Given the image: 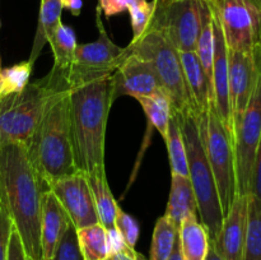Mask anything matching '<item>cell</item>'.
Instances as JSON below:
<instances>
[{"label":"cell","instance_id":"74e56055","mask_svg":"<svg viewBox=\"0 0 261 260\" xmlns=\"http://www.w3.org/2000/svg\"><path fill=\"white\" fill-rule=\"evenodd\" d=\"M132 0H98V7L106 17L120 14L129 8Z\"/></svg>","mask_w":261,"mask_h":260},{"label":"cell","instance_id":"cb8c5ba5","mask_svg":"<svg viewBox=\"0 0 261 260\" xmlns=\"http://www.w3.org/2000/svg\"><path fill=\"white\" fill-rule=\"evenodd\" d=\"M135 99L142 106L148 121L162 135L163 140H166L168 125H170L171 116L173 114L168 97L163 92H158V93L153 94V96L138 97Z\"/></svg>","mask_w":261,"mask_h":260},{"label":"cell","instance_id":"b9f144b4","mask_svg":"<svg viewBox=\"0 0 261 260\" xmlns=\"http://www.w3.org/2000/svg\"><path fill=\"white\" fill-rule=\"evenodd\" d=\"M205 260H224L223 257L221 256V254L218 252V250L216 249L213 242H211V245H209V251H208V255H206Z\"/></svg>","mask_w":261,"mask_h":260},{"label":"cell","instance_id":"7402d4cb","mask_svg":"<svg viewBox=\"0 0 261 260\" xmlns=\"http://www.w3.org/2000/svg\"><path fill=\"white\" fill-rule=\"evenodd\" d=\"M61 12H63L61 0H41L37 30L33 40L32 51L28 59L32 64H35L43 46L48 42V38L55 31L56 25L61 22Z\"/></svg>","mask_w":261,"mask_h":260},{"label":"cell","instance_id":"7a4b0ae2","mask_svg":"<svg viewBox=\"0 0 261 260\" xmlns=\"http://www.w3.org/2000/svg\"><path fill=\"white\" fill-rule=\"evenodd\" d=\"M111 76L74 87L69 92V125L74 162L81 172L105 171V137L111 98Z\"/></svg>","mask_w":261,"mask_h":260},{"label":"cell","instance_id":"d6986e66","mask_svg":"<svg viewBox=\"0 0 261 260\" xmlns=\"http://www.w3.org/2000/svg\"><path fill=\"white\" fill-rule=\"evenodd\" d=\"M165 216L180 229L184 219L189 216H198V204L193 185L186 176L171 173V190Z\"/></svg>","mask_w":261,"mask_h":260},{"label":"cell","instance_id":"9a60e30c","mask_svg":"<svg viewBox=\"0 0 261 260\" xmlns=\"http://www.w3.org/2000/svg\"><path fill=\"white\" fill-rule=\"evenodd\" d=\"M212 9V8H211ZM214 30V63L212 74V86H213V105L226 127L227 133L233 142V124H232L231 103H229V79H228V47L222 32L221 24L212 10Z\"/></svg>","mask_w":261,"mask_h":260},{"label":"cell","instance_id":"5bb4252c","mask_svg":"<svg viewBox=\"0 0 261 260\" xmlns=\"http://www.w3.org/2000/svg\"><path fill=\"white\" fill-rule=\"evenodd\" d=\"M110 81L112 102L121 96H132L138 98L163 92L152 63L147 59L130 53V50L124 61L114 71Z\"/></svg>","mask_w":261,"mask_h":260},{"label":"cell","instance_id":"e575fe53","mask_svg":"<svg viewBox=\"0 0 261 260\" xmlns=\"http://www.w3.org/2000/svg\"><path fill=\"white\" fill-rule=\"evenodd\" d=\"M249 195L261 200V138L257 145L256 154H255L254 166H252L251 183H250Z\"/></svg>","mask_w":261,"mask_h":260},{"label":"cell","instance_id":"8fae6325","mask_svg":"<svg viewBox=\"0 0 261 260\" xmlns=\"http://www.w3.org/2000/svg\"><path fill=\"white\" fill-rule=\"evenodd\" d=\"M261 138V70L244 115L233 130L237 195H249L252 166Z\"/></svg>","mask_w":261,"mask_h":260},{"label":"cell","instance_id":"1f68e13d","mask_svg":"<svg viewBox=\"0 0 261 260\" xmlns=\"http://www.w3.org/2000/svg\"><path fill=\"white\" fill-rule=\"evenodd\" d=\"M50 260H84L79 249L76 228L73 223L66 229Z\"/></svg>","mask_w":261,"mask_h":260},{"label":"cell","instance_id":"603a6c76","mask_svg":"<svg viewBox=\"0 0 261 260\" xmlns=\"http://www.w3.org/2000/svg\"><path fill=\"white\" fill-rule=\"evenodd\" d=\"M47 43L51 46L54 54L53 68L59 69L65 74V71L70 68L74 61L75 48L78 45L75 33L71 30V27L60 22L56 25L51 37L48 38Z\"/></svg>","mask_w":261,"mask_h":260},{"label":"cell","instance_id":"30bf717a","mask_svg":"<svg viewBox=\"0 0 261 260\" xmlns=\"http://www.w3.org/2000/svg\"><path fill=\"white\" fill-rule=\"evenodd\" d=\"M228 50L252 51L261 46V0H214Z\"/></svg>","mask_w":261,"mask_h":260},{"label":"cell","instance_id":"836d02e7","mask_svg":"<svg viewBox=\"0 0 261 260\" xmlns=\"http://www.w3.org/2000/svg\"><path fill=\"white\" fill-rule=\"evenodd\" d=\"M13 227L12 219L0 205V260H8V247Z\"/></svg>","mask_w":261,"mask_h":260},{"label":"cell","instance_id":"8992f818","mask_svg":"<svg viewBox=\"0 0 261 260\" xmlns=\"http://www.w3.org/2000/svg\"><path fill=\"white\" fill-rule=\"evenodd\" d=\"M127 47L130 53L147 59L154 66L163 93L171 102L173 114L195 112L198 115L186 86L180 51L162 32L147 30L138 40L132 41Z\"/></svg>","mask_w":261,"mask_h":260},{"label":"cell","instance_id":"e0dca14e","mask_svg":"<svg viewBox=\"0 0 261 260\" xmlns=\"http://www.w3.org/2000/svg\"><path fill=\"white\" fill-rule=\"evenodd\" d=\"M71 224L70 218L60 201L51 190H46L42 196L41 214V246L42 260H50L64 233Z\"/></svg>","mask_w":261,"mask_h":260},{"label":"cell","instance_id":"ac0fdd59","mask_svg":"<svg viewBox=\"0 0 261 260\" xmlns=\"http://www.w3.org/2000/svg\"><path fill=\"white\" fill-rule=\"evenodd\" d=\"M182 63L184 74H185L186 86L194 109L200 117L206 116L211 103H213V91L209 83L206 74L196 56L195 51L180 53Z\"/></svg>","mask_w":261,"mask_h":260},{"label":"cell","instance_id":"83f0119b","mask_svg":"<svg viewBox=\"0 0 261 260\" xmlns=\"http://www.w3.org/2000/svg\"><path fill=\"white\" fill-rule=\"evenodd\" d=\"M76 237L84 260L109 259L106 228L101 223L76 229Z\"/></svg>","mask_w":261,"mask_h":260},{"label":"cell","instance_id":"6da1fadb","mask_svg":"<svg viewBox=\"0 0 261 260\" xmlns=\"http://www.w3.org/2000/svg\"><path fill=\"white\" fill-rule=\"evenodd\" d=\"M46 190L24 144L0 145V205L12 219L28 260H42L41 214Z\"/></svg>","mask_w":261,"mask_h":260},{"label":"cell","instance_id":"ee69618b","mask_svg":"<svg viewBox=\"0 0 261 260\" xmlns=\"http://www.w3.org/2000/svg\"><path fill=\"white\" fill-rule=\"evenodd\" d=\"M0 73H2V63H0Z\"/></svg>","mask_w":261,"mask_h":260},{"label":"cell","instance_id":"d4e9b609","mask_svg":"<svg viewBox=\"0 0 261 260\" xmlns=\"http://www.w3.org/2000/svg\"><path fill=\"white\" fill-rule=\"evenodd\" d=\"M195 54L212 86V74H213L214 63V30L213 15H212L211 5L208 3H204L203 22H201L200 33H199L198 42H196ZM212 91H213V86H212Z\"/></svg>","mask_w":261,"mask_h":260},{"label":"cell","instance_id":"9c48e42d","mask_svg":"<svg viewBox=\"0 0 261 260\" xmlns=\"http://www.w3.org/2000/svg\"><path fill=\"white\" fill-rule=\"evenodd\" d=\"M154 10L148 30L162 32L180 53L195 51L203 22L204 2L153 0Z\"/></svg>","mask_w":261,"mask_h":260},{"label":"cell","instance_id":"4316f807","mask_svg":"<svg viewBox=\"0 0 261 260\" xmlns=\"http://www.w3.org/2000/svg\"><path fill=\"white\" fill-rule=\"evenodd\" d=\"M165 143L167 145L168 158H170V166L171 171H172L171 173L189 177L188 155H186L185 142H184L177 114H172V116H171L167 138H166Z\"/></svg>","mask_w":261,"mask_h":260},{"label":"cell","instance_id":"f546056e","mask_svg":"<svg viewBox=\"0 0 261 260\" xmlns=\"http://www.w3.org/2000/svg\"><path fill=\"white\" fill-rule=\"evenodd\" d=\"M33 64L30 60L2 69L0 73V98L19 93L30 83Z\"/></svg>","mask_w":261,"mask_h":260},{"label":"cell","instance_id":"f1b7e54d","mask_svg":"<svg viewBox=\"0 0 261 260\" xmlns=\"http://www.w3.org/2000/svg\"><path fill=\"white\" fill-rule=\"evenodd\" d=\"M177 235L178 229L170 218L166 216L158 218L153 231L149 260H167L175 246Z\"/></svg>","mask_w":261,"mask_h":260},{"label":"cell","instance_id":"ab89813d","mask_svg":"<svg viewBox=\"0 0 261 260\" xmlns=\"http://www.w3.org/2000/svg\"><path fill=\"white\" fill-rule=\"evenodd\" d=\"M63 9H68L73 15L78 17L82 12L83 0H61Z\"/></svg>","mask_w":261,"mask_h":260},{"label":"cell","instance_id":"f35d334b","mask_svg":"<svg viewBox=\"0 0 261 260\" xmlns=\"http://www.w3.org/2000/svg\"><path fill=\"white\" fill-rule=\"evenodd\" d=\"M107 260H147L140 252H138L134 247H129L122 250L121 252L111 255Z\"/></svg>","mask_w":261,"mask_h":260},{"label":"cell","instance_id":"7c38bea8","mask_svg":"<svg viewBox=\"0 0 261 260\" xmlns=\"http://www.w3.org/2000/svg\"><path fill=\"white\" fill-rule=\"evenodd\" d=\"M261 70V46L252 51L228 50L229 103L234 126L244 115Z\"/></svg>","mask_w":261,"mask_h":260},{"label":"cell","instance_id":"484cf974","mask_svg":"<svg viewBox=\"0 0 261 260\" xmlns=\"http://www.w3.org/2000/svg\"><path fill=\"white\" fill-rule=\"evenodd\" d=\"M242 260H261V200L247 195V228Z\"/></svg>","mask_w":261,"mask_h":260},{"label":"cell","instance_id":"d6a6232c","mask_svg":"<svg viewBox=\"0 0 261 260\" xmlns=\"http://www.w3.org/2000/svg\"><path fill=\"white\" fill-rule=\"evenodd\" d=\"M115 227H116L117 231L121 233V236L124 237L127 246L134 247L135 249V245H137L140 233L139 223H138V221L134 217L122 211V208L120 205L119 208H117L116 219H115Z\"/></svg>","mask_w":261,"mask_h":260},{"label":"cell","instance_id":"ffe728a7","mask_svg":"<svg viewBox=\"0 0 261 260\" xmlns=\"http://www.w3.org/2000/svg\"><path fill=\"white\" fill-rule=\"evenodd\" d=\"M184 260H205L209 251V235L196 216H189L178 229Z\"/></svg>","mask_w":261,"mask_h":260},{"label":"cell","instance_id":"44dd1931","mask_svg":"<svg viewBox=\"0 0 261 260\" xmlns=\"http://www.w3.org/2000/svg\"><path fill=\"white\" fill-rule=\"evenodd\" d=\"M88 181L91 186L92 194H93L94 205H96L98 221L106 229L115 227V219H116L117 204L116 199L114 198L107 183L106 172L89 173Z\"/></svg>","mask_w":261,"mask_h":260},{"label":"cell","instance_id":"7bdbcfd3","mask_svg":"<svg viewBox=\"0 0 261 260\" xmlns=\"http://www.w3.org/2000/svg\"><path fill=\"white\" fill-rule=\"evenodd\" d=\"M161 2H166V3H172V2H182V0H161ZM198 2H204L208 3V4H212L214 0H198Z\"/></svg>","mask_w":261,"mask_h":260},{"label":"cell","instance_id":"277c9868","mask_svg":"<svg viewBox=\"0 0 261 260\" xmlns=\"http://www.w3.org/2000/svg\"><path fill=\"white\" fill-rule=\"evenodd\" d=\"M70 92L65 74L53 70L40 81L28 83L22 92L0 98V145L25 144L58 94Z\"/></svg>","mask_w":261,"mask_h":260},{"label":"cell","instance_id":"ba28073f","mask_svg":"<svg viewBox=\"0 0 261 260\" xmlns=\"http://www.w3.org/2000/svg\"><path fill=\"white\" fill-rule=\"evenodd\" d=\"M206 155L216 180L223 216L228 213L237 195L233 142L222 124L216 107L211 103L204 127Z\"/></svg>","mask_w":261,"mask_h":260},{"label":"cell","instance_id":"8d00e7d4","mask_svg":"<svg viewBox=\"0 0 261 260\" xmlns=\"http://www.w3.org/2000/svg\"><path fill=\"white\" fill-rule=\"evenodd\" d=\"M8 260H28L25 255L24 247H23L22 240L18 235L17 229L13 227L12 235H10L9 247H8Z\"/></svg>","mask_w":261,"mask_h":260},{"label":"cell","instance_id":"5b68a950","mask_svg":"<svg viewBox=\"0 0 261 260\" xmlns=\"http://www.w3.org/2000/svg\"><path fill=\"white\" fill-rule=\"evenodd\" d=\"M206 116L200 117L195 112L178 115L181 132L188 155L189 180L195 193L198 213L205 227L211 242H216L223 224V212L217 190L216 180L209 165L204 140Z\"/></svg>","mask_w":261,"mask_h":260},{"label":"cell","instance_id":"52a82bcc","mask_svg":"<svg viewBox=\"0 0 261 260\" xmlns=\"http://www.w3.org/2000/svg\"><path fill=\"white\" fill-rule=\"evenodd\" d=\"M101 8H96V25L98 38L93 42L76 45L74 61L65 71L69 88L82 86L89 82L107 78L114 74L129 54V48L117 46L107 35L101 19Z\"/></svg>","mask_w":261,"mask_h":260},{"label":"cell","instance_id":"4dcf8cb0","mask_svg":"<svg viewBox=\"0 0 261 260\" xmlns=\"http://www.w3.org/2000/svg\"><path fill=\"white\" fill-rule=\"evenodd\" d=\"M127 10H129L130 18H132V41H135L148 30L154 5H153V2L149 3L148 0H132Z\"/></svg>","mask_w":261,"mask_h":260},{"label":"cell","instance_id":"3957f363","mask_svg":"<svg viewBox=\"0 0 261 260\" xmlns=\"http://www.w3.org/2000/svg\"><path fill=\"white\" fill-rule=\"evenodd\" d=\"M24 145L31 165L46 185L78 171L69 125V92L48 103Z\"/></svg>","mask_w":261,"mask_h":260},{"label":"cell","instance_id":"d590c367","mask_svg":"<svg viewBox=\"0 0 261 260\" xmlns=\"http://www.w3.org/2000/svg\"><path fill=\"white\" fill-rule=\"evenodd\" d=\"M106 239H107V249H109V257L111 255L121 252L127 247L126 242H125L124 237L121 236L116 227L106 229Z\"/></svg>","mask_w":261,"mask_h":260},{"label":"cell","instance_id":"60d3db41","mask_svg":"<svg viewBox=\"0 0 261 260\" xmlns=\"http://www.w3.org/2000/svg\"><path fill=\"white\" fill-rule=\"evenodd\" d=\"M167 260H184L182 252H181L180 239H178V235H177V239H176L175 246H173V250H172V252H171V255H170V256L167 257Z\"/></svg>","mask_w":261,"mask_h":260},{"label":"cell","instance_id":"2e32d148","mask_svg":"<svg viewBox=\"0 0 261 260\" xmlns=\"http://www.w3.org/2000/svg\"><path fill=\"white\" fill-rule=\"evenodd\" d=\"M247 228V196L236 195L226 214L216 249L224 260H242Z\"/></svg>","mask_w":261,"mask_h":260},{"label":"cell","instance_id":"4fadbf2b","mask_svg":"<svg viewBox=\"0 0 261 260\" xmlns=\"http://www.w3.org/2000/svg\"><path fill=\"white\" fill-rule=\"evenodd\" d=\"M47 189L60 201L76 229L99 223L87 173L76 171L48 184Z\"/></svg>","mask_w":261,"mask_h":260}]
</instances>
